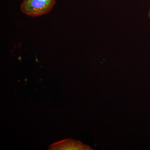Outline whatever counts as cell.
<instances>
[{"mask_svg":"<svg viewBox=\"0 0 150 150\" xmlns=\"http://www.w3.org/2000/svg\"><path fill=\"white\" fill-rule=\"evenodd\" d=\"M56 0H23L21 10L23 13L31 17H38L51 11Z\"/></svg>","mask_w":150,"mask_h":150,"instance_id":"obj_1","label":"cell"},{"mask_svg":"<svg viewBox=\"0 0 150 150\" xmlns=\"http://www.w3.org/2000/svg\"><path fill=\"white\" fill-rule=\"evenodd\" d=\"M50 150H92L91 147L82 142L73 139H64L54 143L48 147Z\"/></svg>","mask_w":150,"mask_h":150,"instance_id":"obj_2","label":"cell"},{"mask_svg":"<svg viewBox=\"0 0 150 150\" xmlns=\"http://www.w3.org/2000/svg\"><path fill=\"white\" fill-rule=\"evenodd\" d=\"M149 17L150 18V9L149 10Z\"/></svg>","mask_w":150,"mask_h":150,"instance_id":"obj_3","label":"cell"}]
</instances>
